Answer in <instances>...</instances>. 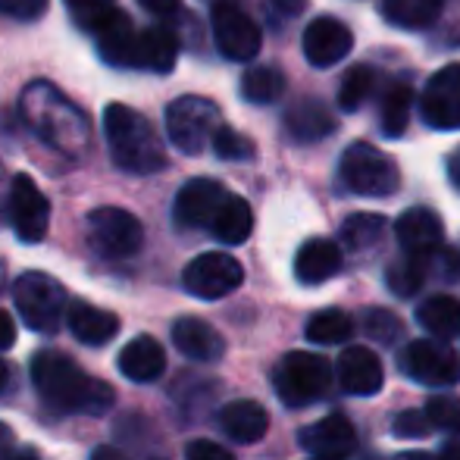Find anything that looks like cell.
Segmentation results:
<instances>
[{
    "label": "cell",
    "mask_w": 460,
    "mask_h": 460,
    "mask_svg": "<svg viewBox=\"0 0 460 460\" xmlns=\"http://www.w3.org/2000/svg\"><path fill=\"white\" fill-rule=\"evenodd\" d=\"M301 448L316 460H348L358 451V432L348 417L329 413L301 429Z\"/></svg>",
    "instance_id": "14"
},
{
    "label": "cell",
    "mask_w": 460,
    "mask_h": 460,
    "mask_svg": "<svg viewBox=\"0 0 460 460\" xmlns=\"http://www.w3.org/2000/svg\"><path fill=\"white\" fill-rule=\"evenodd\" d=\"M10 223L16 229L19 242H41L50 226V204L35 185V179L19 172L10 182Z\"/></svg>",
    "instance_id": "13"
},
{
    "label": "cell",
    "mask_w": 460,
    "mask_h": 460,
    "mask_svg": "<svg viewBox=\"0 0 460 460\" xmlns=\"http://www.w3.org/2000/svg\"><path fill=\"white\" fill-rule=\"evenodd\" d=\"M354 48V35L335 16H320L304 29V57L310 66L329 69L341 63Z\"/></svg>",
    "instance_id": "15"
},
{
    "label": "cell",
    "mask_w": 460,
    "mask_h": 460,
    "mask_svg": "<svg viewBox=\"0 0 460 460\" xmlns=\"http://www.w3.org/2000/svg\"><path fill=\"white\" fill-rule=\"evenodd\" d=\"M423 263H426V276L438 273L445 282H457V279H460V254H457V251H451V248L432 251L429 257H423Z\"/></svg>",
    "instance_id": "40"
},
{
    "label": "cell",
    "mask_w": 460,
    "mask_h": 460,
    "mask_svg": "<svg viewBox=\"0 0 460 460\" xmlns=\"http://www.w3.org/2000/svg\"><path fill=\"white\" fill-rule=\"evenodd\" d=\"M341 270V248L329 238H310L295 254V276L304 285H320Z\"/></svg>",
    "instance_id": "23"
},
{
    "label": "cell",
    "mask_w": 460,
    "mask_h": 460,
    "mask_svg": "<svg viewBox=\"0 0 460 460\" xmlns=\"http://www.w3.org/2000/svg\"><path fill=\"white\" fill-rule=\"evenodd\" d=\"M88 244L107 261H122V257H132L141 251L145 242V229L141 223L122 207H97L88 213Z\"/></svg>",
    "instance_id": "9"
},
{
    "label": "cell",
    "mask_w": 460,
    "mask_h": 460,
    "mask_svg": "<svg viewBox=\"0 0 460 460\" xmlns=\"http://www.w3.org/2000/svg\"><path fill=\"white\" fill-rule=\"evenodd\" d=\"M6 385H10V367H6L4 360H0V392H4Z\"/></svg>",
    "instance_id": "52"
},
{
    "label": "cell",
    "mask_w": 460,
    "mask_h": 460,
    "mask_svg": "<svg viewBox=\"0 0 460 460\" xmlns=\"http://www.w3.org/2000/svg\"><path fill=\"white\" fill-rule=\"evenodd\" d=\"M376 88H379V73H376L373 66H367V63H358V66L348 69L345 79H341L339 107L345 110V113H354V110H360L369 97L376 94Z\"/></svg>",
    "instance_id": "32"
},
{
    "label": "cell",
    "mask_w": 460,
    "mask_h": 460,
    "mask_svg": "<svg viewBox=\"0 0 460 460\" xmlns=\"http://www.w3.org/2000/svg\"><path fill=\"white\" fill-rule=\"evenodd\" d=\"M166 369V354L157 339L138 335L119 351V373L132 382H154Z\"/></svg>",
    "instance_id": "26"
},
{
    "label": "cell",
    "mask_w": 460,
    "mask_h": 460,
    "mask_svg": "<svg viewBox=\"0 0 460 460\" xmlns=\"http://www.w3.org/2000/svg\"><path fill=\"white\" fill-rule=\"evenodd\" d=\"M92 35L97 41V50H101V57L110 66H119V69L132 66L138 29H135V22L128 19V13H122L119 6H116L107 19H101V22L94 25Z\"/></svg>",
    "instance_id": "18"
},
{
    "label": "cell",
    "mask_w": 460,
    "mask_h": 460,
    "mask_svg": "<svg viewBox=\"0 0 460 460\" xmlns=\"http://www.w3.org/2000/svg\"><path fill=\"white\" fill-rule=\"evenodd\" d=\"M92 460H132V457H126L122 451H116V448H97Z\"/></svg>",
    "instance_id": "50"
},
{
    "label": "cell",
    "mask_w": 460,
    "mask_h": 460,
    "mask_svg": "<svg viewBox=\"0 0 460 460\" xmlns=\"http://www.w3.org/2000/svg\"><path fill=\"white\" fill-rule=\"evenodd\" d=\"M364 326H367V332L373 335L376 341H382V345H392V341L401 335V329H404L392 310H382V307L367 310V314H364Z\"/></svg>",
    "instance_id": "39"
},
{
    "label": "cell",
    "mask_w": 460,
    "mask_h": 460,
    "mask_svg": "<svg viewBox=\"0 0 460 460\" xmlns=\"http://www.w3.org/2000/svg\"><path fill=\"white\" fill-rule=\"evenodd\" d=\"M210 232L219 238L223 244H242L251 238L254 232V213H251V204L238 194H229L223 200V207L217 210L210 223Z\"/></svg>",
    "instance_id": "27"
},
{
    "label": "cell",
    "mask_w": 460,
    "mask_h": 460,
    "mask_svg": "<svg viewBox=\"0 0 460 460\" xmlns=\"http://www.w3.org/2000/svg\"><path fill=\"white\" fill-rule=\"evenodd\" d=\"M48 0H0V13L13 19H35L44 13Z\"/></svg>",
    "instance_id": "42"
},
{
    "label": "cell",
    "mask_w": 460,
    "mask_h": 460,
    "mask_svg": "<svg viewBox=\"0 0 460 460\" xmlns=\"http://www.w3.org/2000/svg\"><path fill=\"white\" fill-rule=\"evenodd\" d=\"M19 110H22L25 126L57 151L79 157L88 147L92 126H88L85 113L75 103H69L66 94L50 85V82H31L22 92Z\"/></svg>",
    "instance_id": "2"
},
{
    "label": "cell",
    "mask_w": 460,
    "mask_h": 460,
    "mask_svg": "<svg viewBox=\"0 0 460 460\" xmlns=\"http://www.w3.org/2000/svg\"><path fill=\"white\" fill-rule=\"evenodd\" d=\"M63 4L85 31H92L101 19H107L116 10V0H63Z\"/></svg>",
    "instance_id": "38"
},
{
    "label": "cell",
    "mask_w": 460,
    "mask_h": 460,
    "mask_svg": "<svg viewBox=\"0 0 460 460\" xmlns=\"http://www.w3.org/2000/svg\"><path fill=\"white\" fill-rule=\"evenodd\" d=\"M285 75L276 66H254L242 75V97L248 103H276L285 94Z\"/></svg>",
    "instance_id": "33"
},
{
    "label": "cell",
    "mask_w": 460,
    "mask_h": 460,
    "mask_svg": "<svg viewBox=\"0 0 460 460\" xmlns=\"http://www.w3.org/2000/svg\"><path fill=\"white\" fill-rule=\"evenodd\" d=\"M103 135H107L110 157L126 172H160L166 166V151L154 126L126 103H107L103 110Z\"/></svg>",
    "instance_id": "3"
},
{
    "label": "cell",
    "mask_w": 460,
    "mask_h": 460,
    "mask_svg": "<svg viewBox=\"0 0 460 460\" xmlns=\"http://www.w3.org/2000/svg\"><path fill=\"white\" fill-rule=\"evenodd\" d=\"M66 323L73 329V335L88 348H101L107 341L116 339L119 332V316L110 314V310L92 307L88 301H75L66 307Z\"/></svg>",
    "instance_id": "22"
},
{
    "label": "cell",
    "mask_w": 460,
    "mask_h": 460,
    "mask_svg": "<svg viewBox=\"0 0 460 460\" xmlns=\"http://www.w3.org/2000/svg\"><path fill=\"white\" fill-rule=\"evenodd\" d=\"M448 179H451V185L460 191V147L448 157Z\"/></svg>",
    "instance_id": "48"
},
{
    "label": "cell",
    "mask_w": 460,
    "mask_h": 460,
    "mask_svg": "<svg viewBox=\"0 0 460 460\" xmlns=\"http://www.w3.org/2000/svg\"><path fill=\"white\" fill-rule=\"evenodd\" d=\"M210 25L213 38H217V48L226 60L248 63L261 54L263 31L254 22L248 10H244L238 0H217L210 10Z\"/></svg>",
    "instance_id": "8"
},
{
    "label": "cell",
    "mask_w": 460,
    "mask_h": 460,
    "mask_svg": "<svg viewBox=\"0 0 460 460\" xmlns=\"http://www.w3.org/2000/svg\"><path fill=\"white\" fill-rule=\"evenodd\" d=\"M285 128L295 141H320L326 135L335 132V116L329 113V107L323 101H314V97H301L295 101L288 110H285Z\"/></svg>",
    "instance_id": "24"
},
{
    "label": "cell",
    "mask_w": 460,
    "mask_h": 460,
    "mask_svg": "<svg viewBox=\"0 0 460 460\" xmlns=\"http://www.w3.org/2000/svg\"><path fill=\"white\" fill-rule=\"evenodd\" d=\"M13 341H16V326H13L10 316L0 310V351H6V348H13Z\"/></svg>",
    "instance_id": "46"
},
{
    "label": "cell",
    "mask_w": 460,
    "mask_h": 460,
    "mask_svg": "<svg viewBox=\"0 0 460 460\" xmlns=\"http://www.w3.org/2000/svg\"><path fill=\"white\" fill-rule=\"evenodd\" d=\"M438 460H460V442L448 445V448L442 451V457H438Z\"/></svg>",
    "instance_id": "51"
},
{
    "label": "cell",
    "mask_w": 460,
    "mask_h": 460,
    "mask_svg": "<svg viewBox=\"0 0 460 460\" xmlns=\"http://www.w3.org/2000/svg\"><path fill=\"white\" fill-rule=\"evenodd\" d=\"M179 60V38L164 25H151V29H138V41H135L132 69H147V73H170Z\"/></svg>",
    "instance_id": "21"
},
{
    "label": "cell",
    "mask_w": 460,
    "mask_h": 460,
    "mask_svg": "<svg viewBox=\"0 0 460 460\" xmlns=\"http://www.w3.org/2000/svg\"><path fill=\"white\" fill-rule=\"evenodd\" d=\"M426 282V263L423 257H411L404 254L401 261H394L385 270V285L394 291L398 297H413Z\"/></svg>",
    "instance_id": "35"
},
{
    "label": "cell",
    "mask_w": 460,
    "mask_h": 460,
    "mask_svg": "<svg viewBox=\"0 0 460 460\" xmlns=\"http://www.w3.org/2000/svg\"><path fill=\"white\" fill-rule=\"evenodd\" d=\"M273 385L285 407H307L329 394V388H332V367L320 354L291 351L279 360Z\"/></svg>",
    "instance_id": "5"
},
{
    "label": "cell",
    "mask_w": 460,
    "mask_h": 460,
    "mask_svg": "<svg viewBox=\"0 0 460 460\" xmlns=\"http://www.w3.org/2000/svg\"><path fill=\"white\" fill-rule=\"evenodd\" d=\"M31 382L54 413H88L101 417L113 407L116 392L103 379L88 376L60 351H38L31 360Z\"/></svg>",
    "instance_id": "1"
},
{
    "label": "cell",
    "mask_w": 460,
    "mask_h": 460,
    "mask_svg": "<svg viewBox=\"0 0 460 460\" xmlns=\"http://www.w3.org/2000/svg\"><path fill=\"white\" fill-rule=\"evenodd\" d=\"M226 198H229V191L217 179H191L176 194V210H172L176 223L185 229H210L213 217Z\"/></svg>",
    "instance_id": "16"
},
{
    "label": "cell",
    "mask_w": 460,
    "mask_h": 460,
    "mask_svg": "<svg viewBox=\"0 0 460 460\" xmlns=\"http://www.w3.org/2000/svg\"><path fill=\"white\" fill-rule=\"evenodd\" d=\"M210 147L217 151L219 160H235V164H238V160H251V157H254V141H251L248 135L229 128V126H219L217 128Z\"/></svg>",
    "instance_id": "36"
},
{
    "label": "cell",
    "mask_w": 460,
    "mask_h": 460,
    "mask_svg": "<svg viewBox=\"0 0 460 460\" xmlns=\"http://www.w3.org/2000/svg\"><path fill=\"white\" fill-rule=\"evenodd\" d=\"M417 323L432 335V339H457L460 335V301L448 295L426 297L417 307Z\"/></svg>",
    "instance_id": "28"
},
{
    "label": "cell",
    "mask_w": 460,
    "mask_h": 460,
    "mask_svg": "<svg viewBox=\"0 0 460 460\" xmlns=\"http://www.w3.org/2000/svg\"><path fill=\"white\" fill-rule=\"evenodd\" d=\"M354 335V320L341 310H320L310 316L307 323V339L314 345H341Z\"/></svg>",
    "instance_id": "34"
},
{
    "label": "cell",
    "mask_w": 460,
    "mask_h": 460,
    "mask_svg": "<svg viewBox=\"0 0 460 460\" xmlns=\"http://www.w3.org/2000/svg\"><path fill=\"white\" fill-rule=\"evenodd\" d=\"M219 126H223V113L207 97L185 94L166 107V132H170V141L182 154H188V157L204 151Z\"/></svg>",
    "instance_id": "7"
},
{
    "label": "cell",
    "mask_w": 460,
    "mask_h": 460,
    "mask_svg": "<svg viewBox=\"0 0 460 460\" xmlns=\"http://www.w3.org/2000/svg\"><path fill=\"white\" fill-rule=\"evenodd\" d=\"M413 88L407 82H392L379 101V128L385 138H401L411 122Z\"/></svg>",
    "instance_id": "29"
},
{
    "label": "cell",
    "mask_w": 460,
    "mask_h": 460,
    "mask_svg": "<svg viewBox=\"0 0 460 460\" xmlns=\"http://www.w3.org/2000/svg\"><path fill=\"white\" fill-rule=\"evenodd\" d=\"M0 460H41V457H38L35 448H19V445H16V448H13L10 455H4Z\"/></svg>",
    "instance_id": "49"
},
{
    "label": "cell",
    "mask_w": 460,
    "mask_h": 460,
    "mask_svg": "<svg viewBox=\"0 0 460 460\" xmlns=\"http://www.w3.org/2000/svg\"><path fill=\"white\" fill-rule=\"evenodd\" d=\"M392 432L398 438H426L429 436V420L420 411H401L392 420Z\"/></svg>",
    "instance_id": "41"
},
{
    "label": "cell",
    "mask_w": 460,
    "mask_h": 460,
    "mask_svg": "<svg viewBox=\"0 0 460 460\" xmlns=\"http://www.w3.org/2000/svg\"><path fill=\"white\" fill-rule=\"evenodd\" d=\"M426 420L445 432H460V398L455 394H436L426 401Z\"/></svg>",
    "instance_id": "37"
},
{
    "label": "cell",
    "mask_w": 460,
    "mask_h": 460,
    "mask_svg": "<svg viewBox=\"0 0 460 460\" xmlns=\"http://www.w3.org/2000/svg\"><path fill=\"white\" fill-rule=\"evenodd\" d=\"M185 457L188 460H235L229 455V451L223 448V445L217 442H207V438H198V442H191L185 448Z\"/></svg>",
    "instance_id": "43"
},
{
    "label": "cell",
    "mask_w": 460,
    "mask_h": 460,
    "mask_svg": "<svg viewBox=\"0 0 460 460\" xmlns=\"http://www.w3.org/2000/svg\"><path fill=\"white\" fill-rule=\"evenodd\" d=\"M367 460H379V457H367Z\"/></svg>",
    "instance_id": "54"
},
{
    "label": "cell",
    "mask_w": 460,
    "mask_h": 460,
    "mask_svg": "<svg viewBox=\"0 0 460 460\" xmlns=\"http://www.w3.org/2000/svg\"><path fill=\"white\" fill-rule=\"evenodd\" d=\"M420 116L426 126L457 132L460 128V63L442 66L420 94Z\"/></svg>",
    "instance_id": "11"
},
{
    "label": "cell",
    "mask_w": 460,
    "mask_h": 460,
    "mask_svg": "<svg viewBox=\"0 0 460 460\" xmlns=\"http://www.w3.org/2000/svg\"><path fill=\"white\" fill-rule=\"evenodd\" d=\"M16 448V438H13V429L6 423H0V457L10 455V451Z\"/></svg>",
    "instance_id": "47"
},
{
    "label": "cell",
    "mask_w": 460,
    "mask_h": 460,
    "mask_svg": "<svg viewBox=\"0 0 460 460\" xmlns=\"http://www.w3.org/2000/svg\"><path fill=\"white\" fill-rule=\"evenodd\" d=\"M401 373L423 385H455L460 382V358L438 341H411L398 358Z\"/></svg>",
    "instance_id": "12"
},
{
    "label": "cell",
    "mask_w": 460,
    "mask_h": 460,
    "mask_svg": "<svg viewBox=\"0 0 460 460\" xmlns=\"http://www.w3.org/2000/svg\"><path fill=\"white\" fill-rule=\"evenodd\" d=\"M335 376H339L341 388H345L348 394H358V398L376 394L382 388V382H385L382 360L364 345H354V348H345V351H341Z\"/></svg>",
    "instance_id": "19"
},
{
    "label": "cell",
    "mask_w": 460,
    "mask_h": 460,
    "mask_svg": "<svg viewBox=\"0 0 460 460\" xmlns=\"http://www.w3.org/2000/svg\"><path fill=\"white\" fill-rule=\"evenodd\" d=\"M219 426L223 432L232 438V442H242V445H254L267 436L270 429V417H267V407H261L257 401H232L219 411Z\"/></svg>",
    "instance_id": "25"
},
{
    "label": "cell",
    "mask_w": 460,
    "mask_h": 460,
    "mask_svg": "<svg viewBox=\"0 0 460 460\" xmlns=\"http://www.w3.org/2000/svg\"><path fill=\"white\" fill-rule=\"evenodd\" d=\"M141 6H145L147 13H154V16H172V13L182 6V0H138Z\"/></svg>",
    "instance_id": "45"
},
{
    "label": "cell",
    "mask_w": 460,
    "mask_h": 460,
    "mask_svg": "<svg viewBox=\"0 0 460 460\" xmlns=\"http://www.w3.org/2000/svg\"><path fill=\"white\" fill-rule=\"evenodd\" d=\"M244 282V270L226 251H207V254L194 257L182 273V285L188 295L200 297V301H219V297L232 295L238 285Z\"/></svg>",
    "instance_id": "10"
},
{
    "label": "cell",
    "mask_w": 460,
    "mask_h": 460,
    "mask_svg": "<svg viewBox=\"0 0 460 460\" xmlns=\"http://www.w3.org/2000/svg\"><path fill=\"white\" fill-rule=\"evenodd\" d=\"M172 345L185 354L188 360H198V364H213L226 354V341L217 329L207 320L198 316H182L172 326Z\"/></svg>",
    "instance_id": "20"
},
{
    "label": "cell",
    "mask_w": 460,
    "mask_h": 460,
    "mask_svg": "<svg viewBox=\"0 0 460 460\" xmlns=\"http://www.w3.org/2000/svg\"><path fill=\"white\" fill-rule=\"evenodd\" d=\"M394 235H398L404 254L429 257L432 251L442 248L445 226H442V219H438V213L429 210V207H411V210L401 213L398 223H394Z\"/></svg>",
    "instance_id": "17"
},
{
    "label": "cell",
    "mask_w": 460,
    "mask_h": 460,
    "mask_svg": "<svg viewBox=\"0 0 460 460\" xmlns=\"http://www.w3.org/2000/svg\"><path fill=\"white\" fill-rule=\"evenodd\" d=\"M339 176L341 185L351 194H360V198H388L401 185L394 160L388 154H382L376 145H367V141H354L341 154Z\"/></svg>",
    "instance_id": "6"
},
{
    "label": "cell",
    "mask_w": 460,
    "mask_h": 460,
    "mask_svg": "<svg viewBox=\"0 0 460 460\" xmlns=\"http://www.w3.org/2000/svg\"><path fill=\"white\" fill-rule=\"evenodd\" d=\"M388 223L379 213H351V217L341 223V244L348 251H367L385 238Z\"/></svg>",
    "instance_id": "31"
},
{
    "label": "cell",
    "mask_w": 460,
    "mask_h": 460,
    "mask_svg": "<svg viewBox=\"0 0 460 460\" xmlns=\"http://www.w3.org/2000/svg\"><path fill=\"white\" fill-rule=\"evenodd\" d=\"M394 460H432V457L423 455V451H407V455H398Z\"/></svg>",
    "instance_id": "53"
},
{
    "label": "cell",
    "mask_w": 460,
    "mask_h": 460,
    "mask_svg": "<svg viewBox=\"0 0 460 460\" xmlns=\"http://www.w3.org/2000/svg\"><path fill=\"white\" fill-rule=\"evenodd\" d=\"M270 10L282 19H291V16H301L307 10V0H270Z\"/></svg>",
    "instance_id": "44"
},
{
    "label": "cell",
    "mask_w": 460,
    "mask_h": 460,
    "mask_svg": "<svg viewBox=\"0 0 460 460\" xmlns=\"http://www.w3.org/2000/svg\"><path fill=\"white\" fill-rule=\"evenodd\" d=\"M445 10V0H382V16L398 29H429Z\"/></svg>",
    "instance_id": "30"
},
{
    "label": "cell",
    "mask_w": 460,
    "mask_h": 460,
    "mask_svg": "<svg viewBox=\"0 0 460 460\" xmlns=\"http://www.w3.org/2000/svg\"><path fill=\"white\" fill-rule=\"evenodd\" d=\"M13 301L19 307V316L29 323V329L41 335H54L63 326V316L69 307V295L60 279L31 270L22 273L13 285Z\"/></svg>",
    "instance_id": "4"
}]
</instances>
